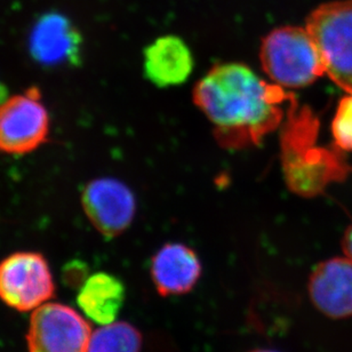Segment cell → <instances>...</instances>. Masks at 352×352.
Masks as SVG:
<instances>
[{
	"label": "cell",
	"instance_id": "8992f818",
	"mask_svg": "<svg viewBox=\"0 0 352 352\" xmlns=\"http://www.w3.org/2000/svg\"><path fill=\"white\" fill-rule=\"evenodd\" d=\"M89 322L75 309L47 302L34 310L27 333L29 352H86Z\"/></svg>",
	"mask_w": 352,
	"mask_h": 352
},
{
	"label": "cell",
	"instance_id": "5bb4252c",
	"mask_svg": "<svg viewBox=\"0 0 352 352\" xmlns=\"http://www.w3.org/2000/svg\"><path fill=\"white\" fill-rule=\"evenodd\" d=\"M332 133L340 149L352 151V93L340 101L333 118Z\"/></svg>",
	"mask_w": 352,
	"mask_h": 352
},
{
	"label": "cell",
	"instance_id": "e0dca14e",
	"mask_svg": "<svg viewBox=\"0 0 352 352\" xmlns=\"http://www.w3.org/2000/svg\"><path fill=\"white\" fill-rule=\"evenodd\" d=\"M8 91H7L6 86L3 82H0V103H3L7 98H8V94H7Z\"/></svg>",
	"mask_w": 352,
	"mask_h": 352
},
{
	"label": "cell",
	"instance_id": "9c48e42d",
	"mask_svg": "<svg viewBox=\"0 0 352 352\" xmlns=\"http://www.w3.org/2000/svg\"><path fill=\"white\" fill-rule=\"evenodd\" d=\"M309 296L329 318L352 317V260L333 258L319 263L309 278Z\"/></svg>",
	"mask_w": 352,
	"mask_h": 352
},
{
	"label": "cell",
	"instance_id": "ac0fdd59",
	"mask_svg": "<svg viewBox=\"0 0 352 352\" xmlns=\"http://www.w3.org/2000/svg\"><path fill=\"white\" fill-rule=\"evenodd\" d=\"M250 352H279V351H277V350H274V349H256V350H253V351H250Z\"/></svg>",
	"mask_w": 352,
	"mask_h": 352
},
{
	"label": "cell",
	"instance_id": "7c38bea8",
	"mask_svg": "<svg viewBox=\"0 0 352 352\" xmlns=\"http://www.w3.org/2000/svg\"><path fill=\"white\" fill-rule=\"evenodd\" d=\"M125 296V286L118 277L108 272H96L88 276L79 287L77 305L91 322L108 325L117 322Z\"/></svg>",
	"mask_w": 352,
	"mask_h": 352
},
{
	"label": "cell",
	"instance_id": "277c9868",
	"mask_svg": "<svg viewBox=\"0 0 352 352\" xmlns=\"http://www.w3.org/2000/svg\"><path fill=\"white\" fill-rule=\"evenodd\" d=\"M51 118L41 98V89L32 86L0 103V151L21 156L47 142Z\"/></svg>",
	"mask_w": 352,
	"mask_h": 352
},
{
	"label": "cell",
	"instance_id": "30bf717a",
	"mask_svg": "<svg viewBox=\"0 0 352 352\" xmlns=\"http://www.w3.org/2000/svg\"><path fill=\"white\" fill-rule=\"evenodd\" d=\"M201 262L192 248L170 243L153 255L150 274L157 292L162 296H175L192 291L201 276Z\"/></svg>",
	"mask_w": 352,
	"mask_h": 352
},
{
	"label": "cell",
	"instance_id": "ba28073f",
	"mask_svg": "<svg viewBox=\"0 0 352 352\" xmlns=\"http://www.w3.org/2000/svg\"><path fill=\"white\" fill-rule=\"evenodd\" d=\"M84 39L69 17L58 12L41 15L29 36L31 58L47 68H76L82 63Z\"/></svg>",
	"mask_w": 352,
	"mask_h": 352
},
{
	"label": "cell",
	"instance_id": "8fae6325",
	"mask_svg": "<svg viewBox=\"0 0 352 352\" xmlns=\"http://www.w3.org/2000/svg\"><path fill=\"white\" fill-rule=\"evenodd\" d=\"M193 65L189 46L173 34L157 38L144 51V75L157 87L182 85L192 74Z\"/></svg>",
	"mask_w": 352,
	"mask_h": 352
},
{
	"label": "cell",
	"instance_id": "6da1fadb",
	"mask_svg": "<svg viewBox=\"0 0 352 352\" xmlns=\"http://www.w3.org/2000/svg\"><path fill=\"white\" fill-rule=\"evenodd\" d=\"M284 88L269 84L244 63L210 69L193 89V102L214 126L223 148L256 146L277 129L287 100Z\"/></svg>",
	"mask_w": 352,
	"mask_h": 352
},
{
	"label": "cell",
	"instance_id": "3957f363",
	"mask_svg": "<svg viewBox=\"0 0 352 352\" xmlns=\"http://www.w3.org/2000/svg\"><path fill=\"white\" fill-rule=\"evenodd\" d=\"M325 72L336 85L352 93V0H336L317 7L307 19Z\"/></svg>",
	"mask_w": 352,
	"mask_h": 352
},
{
	"label": "cell",
	"instance_id": "2e32d148",
	"mask_svg": "<svg viewBox=\"0 0 352 352\" xmlns=\"http://www.w3.org/2000/svg\"><path fill=\"white\" fill-rule=\"evenodd\" d=\"M342 248L346 256L352 260V224L346 229V234L343 236Z\"/></svg>",
	"mask_w": 352,
	"mask_h": 352
},
{
	"label": "cell",
	"instance_id": "52a82bcc",
	"mask_svg": "<svg viewBox=\"0 0 352 352\" xmlns=\"http://www.w3.org/2000/svg\"><path fill=\"white\" fill-rule=\"evenodd\" d=\"M88 220L105 238H115L129 229L136 213V199L125 183L112 177L93 179L82 192Z\"/></svg>",
	"mask_w": 352,
	"mask_h": 352
},
{
	"label": "cell",
	"instance_id": "9a60e30c",
	"mask_svg": "<svg viewBox=\"0 0 352 352\" xmlns=\"http://www.w3.org/2000/svg\"><path fill=\"white\" fill-rule=\"evenodd\" d=\"M87 277L85 265H82L79 262L70 264V265L67 267V271H65V274L67 284L70 285V286H76V284H77L78 287H80V286L85 283Z\"/></svg>",
	"mask_w": 352,
	"mask_h": 352
},
{
	"label": "cell",
	"instance_id": "4fadbf2b",
	"mask_svg": "<svg viewBox=\"0 0 352 352\" xmlns=\"http://www.w3.org/2000/svg\"><path fill=\"white\" fill-rule=\"evenodd\" d=\"M142 334L126 322L102 325L91 333L86 352H141Z\"/></svg>",
	"mask_w": 352,
	"mask_h": 352
},
{
	"label": "cell",
	"instance_id": "7a4b0ae2",
	"mask_svg": "<svg viewBox=\"0 0 352 352\" xmlns=\"http://www.w3.org/2000/svg\"><path fill=\"white\" fill-rule=\"evenodd\" d=\"M260 60L271 82L281 88L307 87L326 74L307 28L288 25L269 32L262 41Z\"/></svg>",
	"mask_w": 352,
	"mask_h": 352
},
{
	"label": "cell",
	"instance_id": "5b68a950",
	"mask_svg": "<svg viewBox=\"0 0 352 352\" xmlns=\"http://www.w3.org/2000/svg\"><path fill=\"white\" fill-rule=\"evenodd\" d=\"M55 293L51 267L38 252H16L0 261V300L20 312H34Z\"/></svg>",
	"mask_w": 352,
	"mask_h": 352
}]
</instances>
